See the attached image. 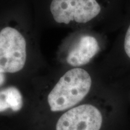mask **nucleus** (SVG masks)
<instances>
[{
    "mask_svg": "<svg viewBox=\"0 0 130 130\" xmlns=\"http://www.w3.org/2000/svg\"><path fill=\"white\" fill-rule=\"evenodd\" d=\"M102 116L96 107L84 104L63 114L57 123L56 130H100Z\"/></svg>",
    "mask_w": 130,
    "mask_h": 130,
    "instance_id": "4",
    "label": "nucleus"
},
{
    "mask_svg": "<svg viewBox=\"0 0 130 130\" xmlns=\"http://www.w3.org/2000/svg\"><path fill=\"white\" fill-rule=\"evenodd\" d=\"M50 10L58 23H86L100 14L101 7L96 0H53Z\"/></svg>",
    "mask_w": 130,
    "mask_h": 130,
    "instance_id": "3",
    "label": "nucleus"
},
{
    "mask_svg": "<svg viewBox=\"0 0 130 130\" xmlns=\"http://www.w3.org/2000/svg\"><path fill=\"white\" fill-rule=\"evenodd\" d=\"M125 51L128 57L130 58V25L126 31L124 40Z\"/></svg>",
    "mask_w": 130,
    "mask_h": 130,
    "instance_id": "7",
    "label": "nucleus"
},
{
    "mask_svg": "<svg viewBox=\"0 0 130 130\" xmlns=\"http://www.w3.org/2000/svg\"><path fill=\"white\" fill-rule=\"evenodd\" d=\"M92 79L87 71L74 68L60 78L48 96L51 111H63L81 101L89 93Z\"/></svg>",
    "mask_w": 130,
    "mask_h": 130,
    "instance_id": "1",
    "label": "nucleus"
},
{
    "mask_svg": "<svg viewBox=\"0 0 130 130\" xmlns=\"http://www.w3.org/2000/svg\"><path fill=\"white\" fill-rule=\"evenodd\" d=\"M22 105V95L17 88L10 87L0 91V112L8 109L18 111Z\"/></svg>",
    "mask_w": 130,
    "mask_h": 130,
    "instance_id": "6",
    "label": "nucleus"
},
{
    "mask_svg": "<svg viewBox=\"0 0 130 130\" xmlns=\"http://www.w3.org/2000/svg\"><path fill=\"white\" fill-rule=\"evenodd\" d=\"M5 80V76L3 73L0 72V86H1L4 83Z\"/></svg>",
    "mask_w": 130,
    "mask_h": 130,
    "instance_id": "8",
    "label": "nucleus"
},
{
    "mask_svg": "<svg viewBox=\"0 0 130 130\" xmlns=\"http://www.w3.org/2000/svg\"><path fill=\"white\" fill-rule=\"evenodd\" d=\"M26 41L16 29L5 27L0 32V72L14 73L26 62Z\"/></svg>",
    "mask_w": 130,
    "mask_h": 130,
    "instance_id": "2",
    "label": "nucleus"
},
{
    "mask_svg": "<svg viewBox=\"0 0 130 130\" xmlns=\"http://www.w3.org/2000/svg\"><path fill=\"white\" fill-rule=\"evenodd\" d=\"M100 50L98 42L95 37L84 36L68 54L66 60L68 64L75 67L87 64Z\"/></svg>",
    "mask_w": 130,
    "mask_h": 130,
    "instance_id": "5",
    "label": "nucleus"
}]
</instances>
